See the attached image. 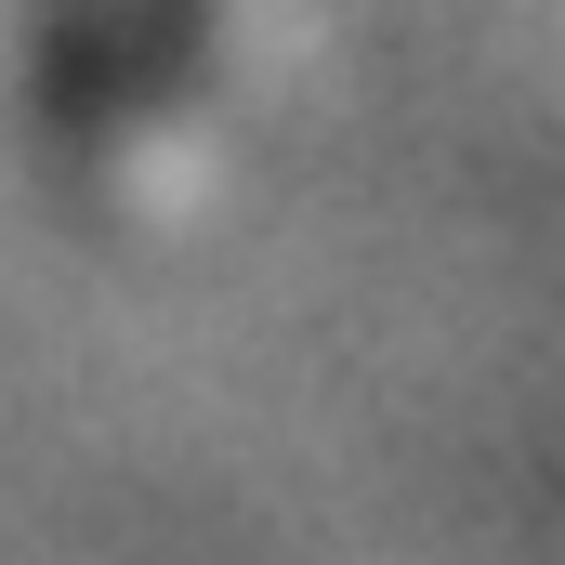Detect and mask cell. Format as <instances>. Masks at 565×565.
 <instances>
[{
  "mask_svg": "<svg viewBox=\"0 0 565 565\" xmlns=\"http://www.w3.org/2000/svg\"><path fill=\"white\" fill-rule=\"evenodd\" d=\"M198 53H211V0H132V66L158 93H184Z\"/></svg>",
  "mask_w": 565,
  "mask_h": 565,
  "instance_id": "6da1fadb",
  "label": "cell"
}]
</instances>
